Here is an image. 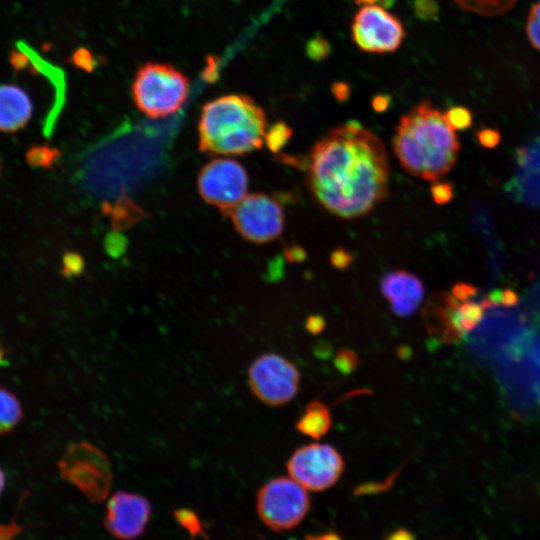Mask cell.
<instances>
[{
    "mask_svg": "<svg viewBox=\"0 0 540 540\" xmlns=\"http://www.w3.org/2000/svg\"><path fill=\"white\" fill-rule=\"evenodd\" d=\"M307 184L331 214L356 219L388 195L389 165L381 139L356 121L330 129L307 159Z\"/></svg>",
    "mask_w": 540,
    "mask_h": 540,
    "instance_id": "obj_1",
    "label": "cell"
},
{
    "mask_svg": "<svg viewBox=\"0 0 540 540\" xmlns=\"http://www.w3.org/2000/svg\"><path fill=\"white\" fill-rule=\"evenodd\" d=\"M393 151L411 175L438 181L455 165L460 149L444 113L425 100L402 115L392 140Z\"/></svg>",
    "mask_w": 540,
    "mask_h": 540,
    "instance_id": "obj_2",
    "label": "cell"
},
{
    "mask_svg": "<svg viewBox=\"0 0 540 540\" xmlns=\"http://www.w3.org/2000/svg\"><path fill=\"white\" fill-rule=\"evenodd\" d=\"M266 128L265 112L251 97L223 95L202 107L199 149L209 154L244 155L262 147Z\"/></svg>",
    "mask_w": 540,
    "mask_h": 540,
    "instance_id": "obj_3",
    "label": "cell"
},
{
    "mask_svg": "<svg viewBox=\"0 0 540 540\" xmlns=\"http://www.w3.org/2000/svg\"><path fill=\"white\" fill-rule=\"evenodd\" d=\"M131 90L137 108L159 119L183 107L189 95V80L171 64L148 62L137 70Z\"/></svg>",
    "mask_w": 540,
    "mask_h": 540,
    "instance_id": "obj_4",
    "label": "cell"
},
{
    "mask_svg": "<svg viewBox=\"0 0 540 540\" xmlns=\"http://www.w3.org/2000/svg\"><path fill=\"white\" fill-rule=\"evenodd\" d=\"M257 512L270 529L280 532L297 526L310 508L307 490L291 477H278L264 484L257 494Z\"/></svg>",
    "mask_w": 540,
    "mask_h": 540,
    "instance_id": "obj_5",
    "label": "cell"
},
{
    "mask_svg": "<svg viewBox=\"0 0 540 540\" xmlns=\"http://www.w3.org/2000/svg\"><path fill=\"white\" fill-rule=\"evenodd\" d=\"M63 479L73 484L91 502H101L112 484L109 459L97 447L79 442L72 444L59 461Z\"/></svg>",
    "mask_w": 540,
    "mask_h": 540,
    "instance_id": "obj_6",
    "label": "cell"
},
{
    "mask_svg": "<svg viewBox=\"0 0 540 540\" xmlns=\"http://www.w3.org/2000/svg\"><path fill=\"white\" fill-rule=\"evenodd\" d=\"M248 380L254 395L271 406L292 400L298 392L300 373L287 358L274 353L259 356L248 370Z\"/></svg>",
    "mask_w": 540,
    "mask_h": 540,
    "instance_id": "obj_7",
    "label": "cell"
},
{
    "mask_svg": "<svg viewBox=\"0 0 540 540\" xmlns=\"http://www.w3.org/2000/svg\"><path fill=\"white\" fill-rule=\"evenodd\" d=\"M248 184L245 168L229 158H216L208 162L197 179V189L202 199L228 215L246 196Z\"/></svg>",
    "mask_w": 540,
    "mask_h": 540,
    "instance_id": "obj_8",
    "label": "cell"
},
{
    "mask_svg": "<svg viewBox=\"0 0 540 540\" xmlns=\"http://www.w3.org/2000/svg\"><path fill=\"white\" fill-rule=\"evenodd\" d=\"M291 478L308 491L332 487L344 471V460L333 446L311 443L296 449L287 461Z\"/></svg>",
    "mask_w": 540,
    "mask_h": 540,
    "instance_id": "obj_9",
    "label": "cell"
},
{
    "mask_svg": "<svg viewBox=\"0 0 540 540\" xmlns=\"http://www.w3.org/2000/svg\"><path fill=\"white\" fill-rule=\"evenodd\" d=\"M237 232L253 243H268L284 228V213L275 199L262 194L246 195L230 212Z\"/></svg>",
    "mask_w": 540,
    "mask_h": 540,
    "instance_id": "obj_10",
    "label": "cell"
},
{
    "mask_svg": "<svg viewBox=\"0 0 540 540\" xmlns=\"http://www.w3.org/2000/svg\"><path fill=\"white\" fill-rule=\"evenodd\" d=\"M351 37L356 46L368 53L397 50L405 37L401 21L380 5H367L355 14Z\"/></svg>",
    "mask_w": 540,
    "mask_h": 540,
    "instance_id": "obj_11",
    "label": "cell"
},
{
    "mask_svg": "<svg viewBox=\"0 0 540 540\" xmlns=\"http://www.w3.org/2000/svg\"><path fill=\"white\" fill-rule=\"evenodd\" d=\"M150 502L126 491L114 493L107 504L104 524L113 536L131 540L141 536L151 518Z\"/></svg>",
    "mask_w": 540,
    "mask_h": 540,
    "instance_id": "obj_12",
    "label": "cell"
},
{
    "mask_svg": "<svg viewBox=\"0 0 540 540\" xmlns=\"http://www.w3.org/2000/svg\"><path fill=\"white\" fill-rule=\"evenodd\" d=\"M380 291L393 313L400 317L413 315L425 294L422 281L405 270L386 273L380 281Z\"/></svg>",
    "mask_w": 540,
    "mask_h": 540,
    "instance_id": "obj_13",
    "label": "cell"
},
{
    "mask_svg": "<svg viewBox=\"0 0 540 540\" xmlns=\"http://www.w3.org/2000/svg\"><path fill=\"white\" fill-rule=\"evenodd\" d=\"M32 114V101L21 87L13 84L0 85V131H19L27 125Z\"/></svg>",
    "mask_w": 540,
    "mask_h": 540,
    "instance_id": "obj_14",
    "label": "cell"
},
{
    "mask_svg": "<svg viewBox=\"0 0 540 540\" xmlns=\"http://www.w3.org/2000/svg\"><path fill=\"white\" fill-rule=\"evenodd\" d=\"M506 190L514 200L540 207V171L518 168L508 181Z\"/></svg>",
    "mask_w": 540,
    "mask_h": 540,
    "instance_id": "obj_15",
    "label": "cell"
},
{
    "mask_svg": "<svg viewBox=\"0 0 540 540\" xmlns=\"http://www.w3.org/2000/svg\"><path fill=\"white\" fill-rule=\"evenodd\" d=\"M332 425L328 407L320 401L310 402L296 423V429L313 439H320L330 430Z\"/></svg>",
    "mask_w": 540,
    "mask_h": 540,
    "instance_id": "obj_16",
    "label": "cell"
},
{
    "mask_svg": "<svg viewBox=\"0 0 540 540\" xmlns=\"http://www.w3.org/2000/svg\"><path fill=\"white\" fill-rule=\"evenodd\" d=\"M23 416L19 399L6 388L0 387V435L14 430Z\"/></svg>",
    "mask_w": 540,
    "mask_h": 540,
    "instance_id": "obj_17",
    "label": "cell"
},
{
    "mask_svg": "<svg viewBox=\"0 0 540 540\" xmlns=\"http://www.w3.org/2000/svg\"><path fill=\"white\" fill-rule=\"evenodd\" d=\"M463 10L485 17H496L508 12L517 0H454Z\"/></svg>",
    "mask_w": 540,
    "mask_h": 540,
    "instance_id": "obj_18",
    "label": "cell"
},
{
    "mask_svg": "<svg viewBox=\"0 0 540 540\" xmlns=\"http://www.w3.org/2000/svg\"><path fill=\"white\" fill-rule=\"evenodd\" d=\"M60 151L49 145H36L29 148L25 158L30 166L50 168L59 158Z\"/></svg>",
    "mask_w": 540,
    "mask_h": 540,
    "instance_id": "obj_19",
    "label": "cell"
},
{
    "mask_svg": "<svg viewBox=\"0 0 540 540\" xmlns=\"http://www.w3.org/2000/svg\"><path fill=\"white\" fill-rule=\"evenodd\" d=\"M173 515L178 524L185 529L192 538L199 536L207 538L197 512L190 508H178L173 511Z\"/></svg>",
    "mask_w": 540,
    "mask_h": 540,
    "instance_id": "obj_20",
    "label": "cell"
},
{
    "mask_svg": "<svg viewBox=\"0 0 540 540\" xmlns=\"http://www.w3.org/2000/svg\"><path fill=\"white\" fill-rule=\"evenodd\" d=\"M293 134L292 129L282 121L275 123L265 134V141L269 150L279 152Z\"/></svg>",
    "mask_w": 540,
    "mask_h": 540,
    "instance_id": "obj_21",
    "label": "cell"
},
{
    "mask_svg": "<svg viewBox=\"0 0 540 540\" xmlns=\"http://www.w3.org/2000/svg\"><path fill=\"white\" fill-rule=\"evenodd\" d=\"M525 31L530 44L540 51V0L528 12Z\"/></svg>",
    "mask_w": 540,
    "mask_h": 540,
    "instance_id": "obj_22",
    "label": "cell"
},
{
    "mask_svg": "<svg viewBox=\"0 0 540 540\" xmlns=\"http://www.w3.org/2000/svg\"><path fill=\"white\" fill-rule=\"evenodd\" d=\"M448 125L455 130H465L472 124V113L463 106H454L444 113Z\"/></svg>",
    "mask_w": 540,
    "mask_h": 540,
    "instance_id": "obj_23",
    "label": "cell"
},
{
    "mask_svg": "<svg viewBox=\"0 0 540 540\" xmlns=\"http://www.w3.org/2000/svg\"><path fill=\"white\" fill-rule=\"evenodd\" d=\"M307 54L314 60H322L330 53L329 43L322 37H314L307 43Z\"/></svg>",
    "mask_w": 540,
    "mask_h": 540,
    "instance_id": "obj_24",
    "label": "cell"
},
{
    "mask_svg": "<svg viewBox=\"0 0 540 540\" xmlns=\"http://www.w3.org/2000/svg\"><path fill=\"white\" fill-rule=\"evenodd\" d=\"M335 365L342 373H350L357 366V356L353 351L342 350L336 355Z\"/></svg>",
    "mask_w": 540,
    "mask_h": 540,
    "instance_id": "obj_25",
    "label": "cell"
},
{
    "mask_svg": "<svg viewBox=\"0 0 540 540\" xmlns=\"http://www.w3.org/2000/svg\"><path fill=\"white\" fill-rule=\"evenodd\" d=\"M414 11L421 19H435L438 13V6L435 0H415Z\"/></svg>",
    "mask_w": 540,
    "mask_h": 540,
    "instance_id": "obj_26",
    "label": "cell"
},
{
    "mask_svg": "<svg viewBox=\"0 0 540 540\" xmlns=\"http://www.w3.org/2000/svg\"><path fill=\"white\" fill-rule=\"evenodd\" d=\"M431 194L435 203L446 204L452 199V186L449 183H435L431 187Z\"/></svg>",
    "mask_w": 540,
    "mask_h": 540,
    "instance_id": "obj_27",
    "label": "cell"
},
{
    "mask_svg": "<svg viewBox=\"0 0 540 540\" xmlns=\"http://www.w3.org/2000/svg\"><path fill=\"white\" fill-rule=\"evenodd\" d=\"M63 264L64 266L62 273L66 277H71L78 274L79 272H81L83 267L82 259L78 255L73 253H68L67 255H65L63 259Z\"/></svg>",
    "mask_w": 540,
    "mask_h": 540,
    "instance_id": "obj_28",
    "label": "cell"
},
{
    "mask_svg": "<svg viewBox=\"0 0 540 540\" xmlns=\"http://www.w3.org/2000/svg\"><path fill=\"white\" fill-rule=\"evenodd\" d=\"M351 261L352 255L342 248L336 249L330 256L331 264L340 270L347 269Z\"/></svg>",
    "mask_w": 540,
    "mask_h": 540,
    "instance_id": "obj_29",
    "label": "cell"
},
{
    "mask_svg": "<svg viewBox=\"0 0 540 540\" xmlns=\"http://www.w3.org/2000/svg\"><path fill=\"white\" fill-rule=\"evenodd\" d=\"M24 527L19 525L15 519L8 524H0V540H14L23 531Z\"/></svg>",
    "mask_w": 540,
    "mask_h": 540,
    "instance_id": "obj_30",
    "label": "cell"
},
{
    "mask_svg": "<svg viewBox=\"0 0 540 540\" xmlns=\"http://www.w3.org/2000/svg\"><path fill=\"white\" fill-rule=\"evenodd\" d=\"M479 142L487 148H493L500 142V134L494 129H482L478 132Z\"/></svg>",
    "mask_w": 540,
    "mask_h": 540,
    "instance_id": "obj_31",
    "label": "cell"
},
{
    "mask_svg": "<svg viewBox=\"0 0 540 540\" xmlns=\"http://www.w3.org/2000/svg\"><path fill=\"white\" fill-rule=\"evenodd\" d=\"M74 63L85 70H91L93 68L91 55L86 50H80L75 53Z\"/></svg>",
    "mask_w": 540,
    "mask_h": 540,
    "instance_id": "obj_32",
    "label": "cell"
},
{
    "mask_svg": "<svg viewBox=\"0 0 540 540\" xmlns=\"http://www.w3.org/2000/svg\"><path fill=\"white\" fill-rule=\"evenodd\" d=\"M349 87L346 83L336 82L332 86V93L338 101H345L349 96Z\"/></svg>",
    "mask_w": 540,
    "mask_h": 540,
    "instance_id": "obj_33",
    "label": "cell"
},
{
    "mask_svg": "<svg viewBox=\"0 0 540 540\" xmlns=\"http://www.w3.org/2000/svg\"><path fill=\"white\" fill-rule=\"evenodd\" d=\"M324 320L320 316H310L306 322V328L309 332L317 334L324 328Z\"/></svg>",
    "mask_w": 540,
    "mask_h": 540,
    "instance_id": "obj_34",
    "label": "cell"
},
{
    "mask_svg": "<svg viewBox=\"0 0 540 540\" xmlns=\"http://www.w3.org/2000/svg\"><path fill=\"white\" fill-rule=\"evenodd\" d=\"M286 258L290 262H300L305 259L304 250L298 246H292L285 251Z\"/></svg>",
    "mask_w": 540,
    "mask_h": 540,
    "instance_id": "obj_35",
    "label": "cell"
},
{
    "mask_svg": "<svg viewBox=\"0 0 540 540\" xmlns=\"http://www.w3.org/2000/svg\"><path fill=\"white\" fill-rule=\"evenodd\" d=\"M372 106L375 111H385L389 106V98L385 95L375 96L372 100Z\"/></svg>",
    "mask_w": 540,
    "mask_h": 540,
    "instance_id": "obj_36",
    "label": "cell"
},
{
    "mask_svg": "<svg viewBox=\"0 0 540 540\" xmlns=\"http://www.w3.org/2000/svg\"><path fill=\"white\" fill-rule=\"evenodd\" d=\"M386 540H415V538L409 531L399 529L391 533Z\"/></svg>",
    "mask_w": 540,
    "mask_h": 540,
    "instance_id": "obj_37",
    "label": "cell"
},
{
    "mask_svg": "<svg viewBox=\"0 0 540 540\" xmlns=\"http://www.w3.org/2000/svg\"><path fill=\"white\" fill-rule=\"evenodd\" d=\"M355 3L359 6L380 5L382 7H389L394 3V0H355Z\"/></svg>",
    "mask_w": 540,
    "mask_h": 540,
    "instance_id": "obj_38",
    "label": "cell"
},
{
    "mask_svg": "<svg viewBox=\"0 0 540 540\" xmlns=\"http://www.w3.org/2000/svg\"><path fill=\"white\" fill-rule=\"evenodd\" d=\"M306 540H342V538L334 532H327L320 535H307Z\"/></svg>",
    "mask_w": 540,
    "mask_h": 540,
    "instance_id": "obj_39",
    "label": "cell"
},
{
    "mask_svg": "<svg viewBox=\"0 0 540 540\" xmlns=\"http://www.w3.org/2000/svg\"><path fill=\"white\" fill-rule=\"evenodd\" d=\"M5 484H6L5 473L2 470V468L0 467V495L2 494V492L4 490Z\"/></svg>",
    "mask_w": 540,
    "mask_h": 540,
    "instance_id": "obj_40",
    "label": "cell"
},
{
    "mask_svg": "<svg viewBox=\"0 0 540 540\" xmlns=\"http://www.w3.org/2000/svg\"><path fill=\"white\" fill-rule=\"evenodd\" d=\"M5 362V351L2 345H0V366H3Z\"/></svg>",
    "mask_w": 540,
    "mask_h": 540,
    "instance_id": "obj_41",
    "label": "cell"
}]
</instances>
